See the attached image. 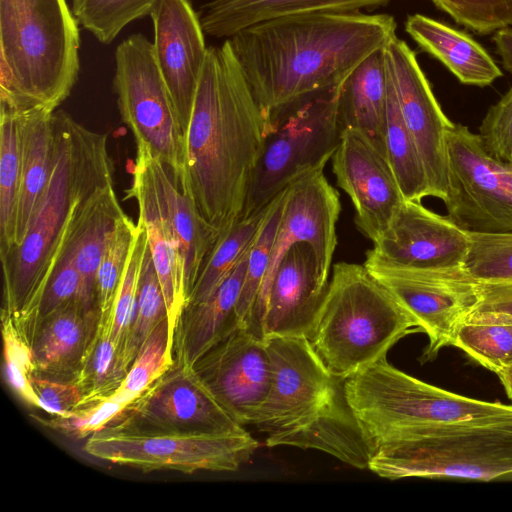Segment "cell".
Listing matches in <instances>:
<instances>
[{
    "label": "cell",
    "mask_w": 512,
    "mask_h": 512,
    "mask_svg": "<svg viewBox=\"0 0 512 512\" xmlns=\"http://www.w3.org/2000/svg\"><path fill=\"white\" fill-rule=\"evenodd\" d=\"M269 131L229 39L208 47L176 184L219 238L242 219Z\"/></svg>",
    "instance_id": "6da1fadb"
},
{
    "label": "cell",
    "mask_w": 512,
    "mask_h": 512,
    "mask_svg": "<svg viewBox=\"0 0 512 512\" xmlns=\"http://www.w3.org/2000/svg\"><path fill=\"white\" fill-rule=\"evenodd\" d=\"M396 29L394 17L384 13L322 11L264 21L228 39L269 116L310 93L342 84L397 36Z\"/></svg>",
    "instance_id": "7a4b0ae2"
},
{
    "label": "cell",
    "mask_w": 512,
    "mask_h": 512,
    "mask_svg": "<svg viewBox=\"0 0 512 512\" xmlns=\"http://www.w3.org/2000/svg\"><path fill=\"white\" fill-rule=\"evenodd\" d=\"M55 155L44 196L20 246L1 257V313L33 321L42 293L72 240L87 199L113 183L107 135L63 111L53 113Z\"/></svg>",
    "instance_id": "3957f363"
},
{
    "label": "cell",
    "mask_w": 512,
    "mask_h": 512,
    "mask_svg": "<svg viewBox=\"0 0 512 512\" xmlns=\"http://www.w3.org/2000/svg\"><path fill=\"white\" fill-rule=\"evenodd\" d=\"M272 363L269 393L253 425L265 445L325 452L368 469L372 449L333 375L306 337L266 339Z\"/></svg>",
    "instance_id": "277c9868"
},
{
    "label": "cell",
    "mask_w": 512,
    "mask_h": 512,
    "mask_svg": "<svg viewBox=\"0 0 512 512\" xmlns=\"http://www.w3.org/2000/svg\"><path fill=\"white\" fill-rule=\"evenodd\" d=\"M80 43L67 0H0V110L54 112L78 80Z\"/></svg>",
    "instance_id": "5b68a950"
},
{
    "label": "cell",
    "mask_w": 512,
    "mask_h": 512,
    "mask_svg": "<svg viewBox=\"0 0 512 512\" xmlns=\"http://www.w3.org/2000/svg\"><path fill=\"white\" fill-rule=\"evenodd\" d=\"M417 331L416 320L363 264L338 262L309 340L330 372L346 380Z\"/></svg>",
    "instance_id": "8992f818"
},
{
    "label": "cell",
    "mask_w": 512,
    "mask_h": 512,
    "mask_svg": "<svg viewBox=\"0 0 512 512\" xmlns=\"http://www.w3.org/2000/svg\"><path fill=\"white\" fill-rule=\"evenodd\" d=\"M345 391L372 454L426 429L512 419V404L439 388L397 369L387 358L347 378Z\"/></svg>",
    "instance_id": "52a82bcc"
},
{
    "label": "cell",
    "mask_w": 512,
    "mask_h": 512,
    "mask_svg": "<svg viewBox=\"0 0 512 512\" xmlns=\"http://www.w3.org/2000/svg\"><path fill=\"white\" fill-rule=\"evenodd\" d=\"M368 469L390 480H512V419L423 430L376 448Z\"/></svg>",
    "instance_id": "ba28073f"
},
{
    "label": "cell",
    "mask_w": 512,
    "mask_h": 512,
    "mask_svg": "<svg viewBox=\"0 0 512 512\" xmlns=\"http://www.w3.org/2000/svg\"><path fill=\"white\" fill-rule=\"evenodd\" d=\"M340 85L310 93L269 114L270 131L248 192L243 218L265 207L299 177L325 167L343 131Z\"/></svg>",
    "instance_id": "9c48e42d"
},
{
    "label": "cell",
    "mask_w": 512,
    "mask_h": 512,
    "mask_svg": "<svg viewBox=\"0 0 512 512\" xmlns=\"http://www.w3.org/2000/svg\"><path fill=\"white\" fill-rule=\"evenodd\" d=\"M112 86L136 145L146 146L176 182L183 165L184 133L153 43L144 34H132L117 46Z\"/></svg>",
    "instance_id": "30bf717a"
},
{
    "label": "cell",
    "mask_w": 512,
    "mask_h": 512,
    "mask_svg": "<svg viewBox=\"0 0 512 512\" xmlns=\"http://www.w3.org/2000/svg\"><path fill=\"white\" fill-rule=\"evenodd\" d=\"M416 320L428 337L421 362L451 346L460 323L481 300L479 282L463 266L416 268L385 260L370 250L363 264Z\"/></svg>",
    "instance_id": "8fae6325"
},
{
    "label": "cell",
    "mask_w": 512,
    "mask_h": 512,
    "mask_svg": "<svg viewBox=\"0 0 512 512\" xmlns=\"http://www.w3.org/2000/svg\"><path fill=\"white\" fill-rule=\"evenodd\" d=\"M259 447L246 430L228 434L144 435L104 428L88 437L84 450L117 465L140 469L235 471Z\"/></svg>",
    "instance_id": "7c38bea8"
},
{
    "label": "cell",
    "mask_w": 512,
    "mask_h": 512,
    "mask_svg": "<svg viewBox=\"0 0 512 512\" xmlns=\"http://www.w3.org/2000/svg\"><path fill=\"white\" fill-rule=\"evenodd\" d=\"M106 428L144 435L245 430L214 399L193 365L177 359Z\"/></svg>",
    "instance_id": "4fadbf2b"
},
{
    "label": "cell",
    "mask_w": 512,
    "mask_h": 512,
    "mask_svg": "<svg viewBox=\"0 0 512 512\" xmlns=\"http://www.w3.org/2000/svg\"><path fill=\"white\" fill-rule=\"evenodd\" d=\"M447 217L471 233L512 232V197L478 134L453 123L447 134Z\"/></svg>",
    "instance_id": "5bb4252c"
},
{
    "label": "cell",
    "mask_w": 512,
    "mask_h": 512,
    "mask_svg": "<svg viewBox=\"0 0 512 512\" xmlns=\"http://www.w3.org/2000/svg\"><path fill=\"white\" fill-rule=\"evenodd\" d=\"M193 367L210 394L238 424L253 425L272 382L266 340L237 327L207 349Z\"/></svg>",
    "instance_id": "9a60e30c"
},
{
    "label": "cell",
    "mask_w": 512,
    "mask_h": 512,
    "mask_svg": "<svg viewBox=\"0 0 512 512\" xmlns=\"http://www.w3.org/2000/svg\"><path fill=\"white\" fill-rule=\"evenodd\" d=\"M398 105L427 176L431 197L442 201L447 188V134L453 122L444 114L415 52L395 36L384 48Z\"/></svg>",
    "instance_id": "2e32d148"
},
{
    "label": "cell",
    "mask_w": 512,
    "mask_h": 512,
    "mask_svg": "<svg viewBox=\"0 0 512 512\" xmlns=\"http://www.w3.org/2000/svg\"><path fill=\"white\" fill-rule=\"evenodd\" d=\"M331 159L337 185L353 204L358 230L375 243L405 201L386 155L361 131L344 128Z\"/></svg>",
    "instance_id": "e0dca14e"
},
{
    "label": "cell",
    "mask_w": 512,
    "mask_h": 512,
    "mask_svg": "<svg viewBox=\"0 0 512 512\" xmlns=\"http://www.w3.org/2000/svg\"><path fill=\"white\" fill-rule=\"evenodd\" d=\"M149 17L153 50L185 134L208 47L189 0H158Z\"/></svg>",
    "instance_id": "ac0fdd59"
},
{
    "label": "cell",
    "mask_w": 512,
    "mask_h": 512,
    "mask_svg": "<svg viewBox=\"0 0 512 512\" xmlns=\"http://www.w3.org/2000/svg\"><path fill=\"white\" fill-rule=\"evenodd\" d=\"M328 282L308 243L291 246L267 287L262 320L264 339H310Z\"/></svg>",
    "instance_id": "d6986e66"
},
{
    "label": "cell",
    "mask_w": 512,
    "mask_h": 512,
    "mask_svg": "<svg viewBox=\"0 0 512 512\" xmlns=\"http://www.w3.org/2000/svg\"><path fill=\"white\" fill-rule=\"evenodd\" d=\"M377 256L409 267L453 268L464 265L468 232L421 202L405 200L388 229L373 243Z\"/></svg>",
    "instance_id": "ffe728a7"
},
{
    "label": "cell",
    "mask_w": 512,
    "mask_h": 512,
    "mask_svg": "<svg viewBox=\"0 0 512 512\" xmlns=\"http://www.w3.org/2000/svg\"><path fill=\"white\" fill-rule=\"evenodd\" d=\"M132 183L125 198L137 202L138 222L144 227L148 247L167 307L174 335L177 321L187 303L183 263L172 227L158 198L149 166V149L136 145Z\"/></svg>",
    "instance_id": "44dd1931"
},
{
    "label": "cell",
    "mask_w": 512,
    "mask_h": 512,
    "mask_svg": "<svg viewBox=\"0 0 512 512\" xmlns=\"http://www.w3.org/2000/svg\"><path fill=\"white\" fill-rule=\"evenodd\" d=\"M98 308L73 302L41 319L30 334L36 372L60 378H76L97 330Z\"/></svg>",
    "instance_id": "7402d4cb"
},
{
    "label": "cell",
    "mask_w": 512,
    "mask_h": 512,
    "mask_svg": "<svg viewBox=\"0 0 512 512\" xmlns=\"http://www.w3.org/2000/svg\"><path fill=\"white\" fill-rule=\"evenodd\" d=\"M249 251L207 299L184 307L174 331L173 359L193 365L214 343L239 327L236 305Z\"/></svg>",
    "instance_id": "603a6c76"
},
{
    "label": "cell",
    "mask_w": 512,
    "mask_h": 512,
    "mask_svg": "<svg viewBox=\"0 0 512 512\" xmlns=\"http://www.w3.org/2000/svg\"><path fill=\"white\" fill-rule=\"evenodd\" d=\"M405 31L462 84L485 87L503 75L481 44L443 22L416 13L407 17Z\"/></svg>",
    "instance_id": "cb8c5ba5"
},
{
    "label": "cell",
    "mask_w": 512,
    "mask_h": 512,
    "mask_svg": "<svg viewBox=\"0 0 512 512\" xmlns=\"http://www.w3.org/2000/svg\"><path fill=\"white\" fill-rule=\"evenodd\" d=\"M154 186L179 246L187 300L219 237L204 222L192 200L178 187L168 168L149 150Z\"/></svg>",
    "instance_id": "d4e9b609"
},
{
    "label": "cell",
    "mask_w": 512,
    "mask_h": 512,
    "mask_svg": "<svg viewBox=\"0 0 512 512\" xmlns=\"http://www.w3.org/2000/svg\"><path fill=\"white\" fill-rule=\"evenodd\" d=\"M392 0H211L201 7L205 34L230 38L239 31L275 18L322 12L360 11L385 6Z\"/></svg>",
    "instance_id": "484cf974"
},
{
    "label": "cell",
    "mask_w": 512,
    "mask_h": 512,
    "mask_svg": "<svg viewBox=\"0 0 512 512\" xmlns=\"http://www.w3.org/2000/svg\"><path fill=\"white\" fill-rule=\"evenodd\" d=\"M53 113L35 109L20 114L22 165L14 248L23 242L52 174L55 155Z\"/></svg>",
    "instance_id": "4316f807"
},
{
    "label": "cell",
    "mask_w": 512,
    "mask_h": 512,
    "mask_svg": "<svg viewBox=\"0 0 512 512\" xmlns=\"http://www.w3.org/2000/svg\"><path fill=\"white\" fill-rule=\"evenodd\" d=\"M388 77L384 48L364 59L339 89L342 128L361 131L385 155Z\"/></svg>",
    "instance_id": "83f0119b"
},
{
    "label": "cell",
    "mask_w": 512,
    "mask_h": 512,
    "mask_svg": "<svg viewBox=\"0 0 512 512\" xmlns=\"http://www.w3.org/2000/svg\"><path fill=\"white\" fill-rule=\"evenodd\" d=\"M123 214L114 183L97 190L82 209L74 238V256L82 278V303L88 309L98 308L96 283L99 265L109 234Z\"/></svg>",
    "instance_id": "f1b7e54d"
},
{
    "label": "cell",
    "mask_w": 512,
    "mask_h": 512,
    "mask_svg": "<svg viewBox=\"0 0 512 512\" xmlns=\"http://www.w3.org/2000/svg\"><path fill=\"white\" fill-rule=\"evenodd\" d=\"M451 346L497 375L512 364V314L496 310L471 312L458 326Z\"/></svg>",
    "instance_id": "f546056e"
},
{
    "label": "cell",
    "mask_w": 512,
    "mask_h": 512,
    "mask_svg": "<svg viewBox=\"0 0 512 512\" xmlns=\"http://www.w3.org/2000/svg\"><path fill=\"white\" fill-rule=\"evenodd\" d=\"M284 190L270 201L264 220L252 243L245 277L236 305L239 327L262 339L264 337L259 314V302L282 213Z\"/></svg>",
    "instance_id": "4dcf8cb0"
},
{
    "label": "cell",
    "mask_w": 512,
    "mask_h": 512,
    "mask_svg": "<svg viewBox=\"0 0 512 512\" xmlns=\"http://www.w3.org/2000/svg\"><path fill=\"white\" fill-rule=\"evenodd\" d=\"M387 69V67H386ZM388 96L385 122V153L405 200L421 202L431 196L425 169L403 120L394 86L387 71Z\"/></svg>",
    "instance_id": "1f68e13d"
},
{
    "label": "cell",
    "mask_w": 512,
    "mask_h": 512,
    "mask_svg": "<svg viewBox=\"0 0 512 512\" xmlns=\"http://www.w3.org/2000/svg\"><path fill=\"white\" fill-rule=\"evenodd\" d=\"M21 116L0 110V255L14 248L21 185Z\"/></svg>",
    "instance_id": "d6a6232c"
},
{
    "label": "cell",
    "mask_w": 512,
    "mask_h": 512,
    "mask_svg": "<svg viewBox=\"0 0 512 512\" xmlns=\"http://www.w3.org/2000/svg\"><path fill=\"white\" fill-rule=\"evenodd\" d=\"M269 203L236 222L218 239L197 278L186 305L207 299L247 254L264 220Z\"/></svg>",
    "instance_id": "836d02e7"
},
{
    "label": "cell",
    "mask_w": 512,
    "mask_h": 512,
    "mask_svg": "<svg viewBox=\"0 0 512 512\" xmlns=\"http://www.w3.org/2000/svg\"><path fill=\"white\" fill-rule=\"evenodd\" d=\"M112 321L113 309L100 314L97 330L76 376L84 394L79 407L110 398L127 375L112 338Z\"/></svg>",
    "instance_id": "e575fe53"
},
{
    "label": "cell",
    "mask_w": 512,
    "mask_h": 512,
    "mask_svg": "<svg viewBox=\"0 0 512 512\" xmlns=\"http://www.w3.org/2000/svg\"><path fill=\"white\" fill-rule=\"evenodd\" d=\"M137 224L138 229L113 306L112 338L117 347L119 362L126 373L134 361L130 344L136 318L139 282L148 248L146 231L141 223Z\"/></svg>",
    "instance_id": "d590c367"
},
{
    "label": "cell",
    "mask_w": 512,
    "mask_h": 512,
    "mask_svg": "<svg viewBox=\"0 0 512 512\" xmlns=\"http://www.w3.org/2000/svg\"><path fill=\"white\" fill-rule=\"evenodd\" d=\"M173 338L165 318L143 341L125 379L110 398L130 404L163 375L174 362Z\"/></svg>",
    "instance_id": "8d00e7d4"
},
{
    "label": "cell",
    "mask_w": 512,
    "mask_h": 512,
    "mask_svg": "<svg viewBox=\"0 0 512 512\" xmlns=\"http://www.w3.org/2000/svg\"><path fill=\"white\" fill-rule=\"evenodd\" d=\"M158 0H71L79 25L108 45L131 22L149 16Z\"/></svg>",
    "instance_id": "74e56055"
},
{
    "label": "cell",
    "mask_w": 512,
    "mask_h": 512,
    "mask_svg": "<svg viewBox=\"0 0 512 512\" xmlns=\"http://www.w3.org/2000/svg\"><path fill=\"white\" fill-rule=\"evenodd\" d=\"M137 229L138 224L124 213L109 234L97 273L96 292L100 314L113 309Z\"/></svg>",
    "instance_id": "f35d334b"
},
{
    "label": "cell",
    "mask_w": 512,
    "mask_h": 512,
    "mask_svg": "<svg viewBox=\"0 0 512 512\" xmlns=\"http://www.w3.org/2000/svg\"><path fill=\"white\" fill-rule=\"evenodd\" d=\"M3 356L6 379L17 396L31 407L41 409L32 386L36 372L30 339L13 316L1 313Z\"/></svg>",
    "instance_id": "ab89813d"
},
{
    "label": "cell",
    "mask_w": 512,
    "mask_h": 512,
    "mask_svg": "<svg viewBox=\"0 0 512 512\" xmlns=\"http://www.w3.org/2000/svg\"><path fill=\"white\" fill-rule=\"evenodd\" d=\"M463 267L480 283H512V232L471 233Z\"/></svg>",
    "instance_id": "60d3db41"
},
{
    "label": "cell",
    "mask_w": 512,
    "mask_h": 512,
    "mask_svg": "<svg viewBox=\"0 0 512 512\" xmlns=\"http://www.w3.org/2000/svg\"><path fill=\"white\" fill-rule=\"evenodd\" d=\"M456 23L480 35L512 27V0H430Z\"/></svg>",
    "instance_id": "b9f144b4"
},
{
    "label": "cell",
    "mask_w": 512,
    "mask_h": 512,
    "mask_svg": "<svg viewBox=\"0 0 512 512\" xmlns=\"http://www.w3.org/2000/svg\"><path fill=\"white\" fill-rule=\"evenodd\" d=\"M76 232L42 293L33 321L28 330L29 339L33 327L41 319L73 302H80L83 305L82 278L76 267L74 256V238Z\"/></svg>",
    "instance_id": "7bdbcfd3"
},
{
    "label": "cell",
    "mask_w": 512,
    "mask_h": 512,
    "mask_svg": "<svg viewBox=\"0 0 512 512\" xmlns=\"http://www.w3.org/2000/svg\"><path fill=\"white\" fill-rule=\"evenodd\" d=\"M127 403L108 398L79 407L66 415L33 418L42 426L72 439H83L106 428L126 407Z\"/></svg>",
    "instance_id": "ee69618b"
},
{
    "label": "cell",
    "mask_w": 512,
    "mask_h": 512,
    "mask_svg": "<svg viewBox=\"0 0 512 512\" xmlns=\"http://www.w3.org/2000/svg\"><path fill=\"white\" fill-rule=\"evenodd\" d=\"M165 318H168L165 298L148 247L139 282L136 318L130 344L134 359L146 337Z\"/></svg>",
    "instance_id": "f6af8a7d"
},
{
    "label": "cell",
    "mask_w": 512,
    "mask_h": 512,
    "mask_svg": "<svg viewBox=\"0 0 512 512\" xmlns=\"http://www.w3.org/2000/svg\"><path fill=\"white\" fill-rule=\"evenodd\" d=\"M478 135L493 159L512 164V87L489 107Z\"/></svg>",
    "instance_id": "bcb514c9"
},
{
    "label": "cell",
    "mask_w": 512,
    "mask_h": 512,
    "mask_svg": "<svg viewBox=\"0 0 512 512\" xmlns=\"http://www.w3.org/2000/svg\"><path fill=\"white\" fill-rule=\"evenodd\" d=\"M32 386L41 404L49 415H66L77 409L84 398L83 390L76 378L60 379L35 373Z\"/></svg>",
    "instance_id": "7dc6e473"
},
{
    "label": "cell",
    "mask_w": 512,
    "mask_h": 512,
    "mask_svg": "<svg viewBox=\"0 0 512 512\" xmlns=\"http://www.w3.org/2000/svg\"><path fill=\"white\" fill-rule=\"evenodd\" d=\"M480 304L476 310H496L512 314V283H480Z\"/></svg>",
    "instance_id": "c3c4849f"
},
{
    "label": "cell",
    "mask_w": 512,
    "mask_h": 512,
    "mask_svg": "<svg viewBox=\"0 0 512 512\" xmlns=\"http://www.w3.org/2000/svg\"><path fill=\"white\" fill-rule=\"evenodd\" d=\"M493 42L504 69L512 74V27L495 32Z\"/></svg>",
    "instance_id": "681fc988"
},
{
    "label": "cell",
    "mask_w": 512,
    "mask_h": 512,
    "mask_svg": "<svg viewBox=\"0 0 512 512\" xmlns=\"http://www.w3.org/2000/svg\"><path fill=\"white\" fill-rule=\"evenodd\" d=\"M496 168L509 195L512 197V164L503 163L496 160Z\"/></svg>",
    "instance_id": "f907efd6"
},
{
    "label": "cell",
    "mask_w": 512,
    "mask_h": 512,
    "mask_svg": "<svg viewBox=\"0 0 512 512\" xmlns=\"http://www.w3.org/2000/svg\"><path fill=\"white\" fill-rule=\"evenodd\" d=\"M507 397L512 401V364L497 374Z\"/></svg>",
    "instance_id": "816d5d0a"
}]
</instances>
